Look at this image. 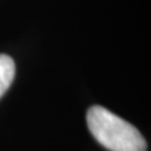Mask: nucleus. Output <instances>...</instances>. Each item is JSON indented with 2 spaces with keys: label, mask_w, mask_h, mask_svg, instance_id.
<instances>
[{
  "label": "nucleus",
  "mask_w": 151,
  "mask_h": 151,
  "mask_svg": "<svg viewBox=\"0 0 151 151\" xmlns=\"http://www.w3.org/2000/svg\"><path fill=\"white\" fill-rule=\"evenodd\" d=\"M87 125L93 137L110 151H146V141L140 131L121 117L101 106L87 112Z\"/></svg>",
  "instance_id": "nucleus-1"
},
{
  "label": "nucleus",
  "mask_w": 151,
  "mask_h": 151,
  "mask_svg": "<svg viewBox=\"0 0 151 151\" xmlns=\"http://www.w3.org/2000/svg\"><path fill=\"white\" fill-rule=\"evenodd\" d=\"M15 77V63L6 54H0V98L9 89Z\"/></svg>",
  "instance_id": "nucleus-2"
}]
</instances>
